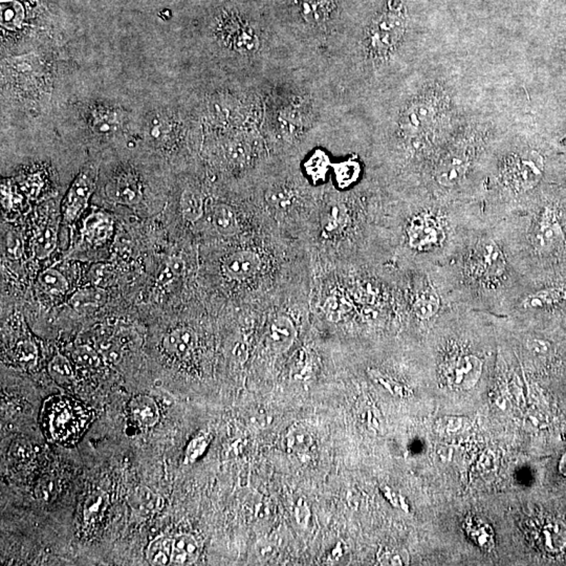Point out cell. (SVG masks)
Wrapping results in <instances>:
<instances>
[{
  "label": "cell",
  "instance_id": "cell-33",
  "mask_svg": "<svg viewBox=\"0 0 566 566\" xmlns=\"http://www.w3.org/2000/svg\"><path fill=\"white\" fill-rule=\"evenodd\" d=\"M133 503H135L137 509L145 512H154L163 508V499L146 488L137 491L133 498Z\"/></svg>",
  "mask_w": 566,
  "mask_h": 566
},
{
  "label": "cell",
  "instance_id": "cell-46",
  "mask_svg": "<svg viewBox=\"0 0 566 566\" xmlns=\"http://www.w3.org/2000/svg\"><path fill=\"white\" fill-rule=\"evenodd\" d=\"M560 471L566 475V454L563 456V458L561 459Z\"/></svg>",
  "mask_w": 566,
  "mask_h": 566
},
{
  "label": "cell",
  "instance_id": "cell-19",
  "mask_svg": "<svg viewBox=\"0 0 566 566\" xmlns=\"http://www.w3.org/2000/svg\"><path fill=\"white\" fill-rule=\"evenodd\" d=\"M213 225L223 236L231 237L239 231V221L234 211L225 204H219L213 209Z\"/></svg>",
  "mask_w": 566,
  "mask_h": 566
},
{
  "label": "cell",
  "instance_id": "cell-1",
  "mask_svg": "<svg viewBox=\"0 0 566 566\" xmlns=\"http://www.w3.org/2000/svg\"><path fill=\"white\" fill-rule=\"evenodd\" d=\"M42 427L50 441L72 446L79 441L93 421V412L72 397H50L42 408Z\"/></svg>",
  "mask_w": 566,
  "mask_h": 566
},
{
  "label": "cell",
  "instance_id": "cell-23",
  "mask_svg": "<svg viewBox=\"0 0 566 566\" xmlns=\"http://www.w3.org/2000/svg\"><path fill=\"white\" fill-rule=\"evenodd\" d=\"M466 530L470 538L476 543L478 547H483L485 550H491L494 547V535H493L491 527L487 523H483L479 518H470L466 521Z\"/></svg>",
  "mask_w": 566,
  "mask_h": 566
},
{
  "label": "cell",
  "instance_id": "cell-41",
  "mask_svg": "<svg viewBox=\"0 0 566 566\" xmlns=\"http://www.w3.org/2000/svg\"><path fill=\"white\" fill-rule=\"evenodd\" d=\"M528 350L535 355L547 356L552 350V346L545 340L533 339L528 343Z\"/></svg>",
  "mask_w": 566,
  "mask_h": 566
},
{
  "label": "cell",
  "instance_id": "cell-38",
  "mask_svg": "<svg viewBox=\"0 0 566 566\" xmlns=\"http://www.w3.org/2000/svg\"><path fill=\"white\" fill-rule=\"evenodd\" d=\"M58 490L57 481L53 477H44L36 488V495L40 501H52L56 496Z\"/></svg>",
  "mask_w": 566,
  "mask_h": 566
},
{
  "label": "cell",
  "instance_id": "cell-3",
  "mask_svg": "<svg viewBox=\"0 0 566 566\" xmlns=\"http://www.w3.org/2000/svg\"><path fill=\"white\" fill-rule=\"evenodd\" d=\"M405 31V19L396 10L377 17L367 34V46L374 57H386L394 52Z\"/></svg>",
  "mask_w": 566,
  "mask_h": 566
},
{
  "label": "cell",
  "instance_id": "cell-34",
  "mask_svg": "<svg viewBox=\"0 0 566 566\" xmlns=\"http://www.w3.org/2000/svg\"><path fill=\"white\" fill-rule=\"evenodd\" d=\"M330 168V159L325 153L317 151L306 163V171L315 179H323Z\"/></svg>",
  "mask_w": 566,
  "mask_h": 566
},
{
  "label": "cell",
  "instance_id": "cell-28",
  "mask_svg": "<svg viewBox=\"0 0 566 566\" xmlns=\"http://www.w3.org/2000/svg\"><path fill=\"white\" fill-rule=\"evenodd\" d=\"M108 495L101 491H95L86 499L85 505L83 508L84 520L86 523H94L97 520L108 507Z\"/></svg>",
  "mask_w": 566,
  "mask_h": 566
},
{
  "label": "cell",
  "instance_id": "cell-37",
  "mask_svg": "<svg viewBox=\"0 0 566 566\" xmlns=\"http://www.w3.org/2000/svg\"><path fill=\"white\" fill-rule=\"evenodd\" d=\"M377 561L381 565H405L409 562V556L404 550L384 548L377 554Z\"/></svg>",
  "mask_w": 566,
  "mask_h": 566
},
{
  "label": "cell",
  "instance_id": "cell-35",
  "mask_svg": "<svg viewBox=\"0 0 566 566\" xmlns=\"http://www.w3.org/2000/svg\"><path fill=\"white\" fill-rule=\"evenodd\" d=\"M72 358L77 365L84 368H95L100 364L99 355L88 345L77 346L73 350Z\"/></svg>",
  "mask_w": 566,
  "mask_h": 566
},
{
  "label": "cell",
  "instance_id": "cell-10",
  "mask_svg": "<svg viewBox=\"0 0 566 566\" xmlns=\"http://www.w3.org/2000/svg\"><path fill=\"white\" fill-rule=\"evenodd\" d=\"M562 226L552 210H545L535 230V243L543 250L555 248L562 241Z\"/></svg>",
  "mask_w": 566,
  "mask_h": 566
},
{
  "label": "cell",
  "instance_id": "cell-18",
  "mask_svg": "<svg viewBox=\"0 0 566 566\" xmlns=\"http://www.w3.org/2000/svg\"><path fill=\"white\" fill-rule=\"evenodd\" d=\"M181 211L184 219L188 223L199 221L204 215V196L199 191L186 189L181 196Z\"/></svg>",
  "mask_w": 566,
  "mask_h": 566
},
{
  "label": "cell",
  "instance_id": "cell-15",
  "mask_svg": "<svg viewBox=\"0 0 566 566\" xmlns=\"http://www.w3.org/2000/svg\"><path fill=\"white\" fill-rule=\"evenodd\" d=\"M199 555V545L196 539L189 534H179L173 538L171 565H192Z\"/></svg>",
  "mask_w": 566,
  "mask_h": 566
},
{
  "label": "cell",
  "instance_id": "cell-31",
  "mask_svg": "<svg viewBox=\"0 0 566 566\" xmlns=\"http://www.w3.org/2000/svg\"><path fill=\"white\" fill-rule=\"evenodd\" d=\"M335 175L340 187L345 188L358 179L360 165L355 161H345L335 166Z\"/></svg>",
  "mask_w": 566,
  "mask_h": 566
},
{
  "label": "cell",
  "instance_id": "cell-16",
  "mask_svg": "<svg viewBox=\"0 0 566 566\" xmlns=\"http://www.w3.org/2000/svg\"><path fill=\"white\" fill-rule=\"evenodd\" d=\"M130 412L133 421L141 427H152L159 421V408L150 397H135L130 402Z\"/></svg>",
  "mask_w": 566,
  "mask_h": 566
},
{
  "label": "cell",
  "instance_id": "cell-27",
  "mask_svg": "<svg viewBox=\"0 0 566 566\" xmlns=\"http://www.w3.org/2000/svg\"><path fill=\"white\" fill-rule=\"evenodd\" d=\"M57 246V233L52 228H46L39 231L33 241L35 256L38 259H44L54 252Z\"/></svg>",
  "mask_w": 566,
  "mask_h": 566
},
{
  "label": "cell",
  "instance_id": "cell-24",
  "mask_svg": "<svg viewBox=\"0 0 566 566\" xmlns=\"http://www.w3.org/2000/svg\"><path fill=\"white\" fill-rule=\"evenodd\" d=\"M173 538L159 537L150 543L147 550V560L151 565H171Z\"/></svg>",
  "mask_w": 566,
  "mask_h": 566
},
{
  "label": "cell",
  "instance_id": "cell-26",
  "mask_svg": "<svg viewBox=\"0 0 566 566\" xmlns=\"http://www.w3.org/2000/svg\"><path fill=\"white\" fill-rule=\"evenodd\" d=\"M441 300L434 290H426L414 302V312L421 319H430L439 313Z\"/></svg>",
  "mask_w": 566,
  "mask_h": 566
},
{
  "label": "cell",
  "instance_id": "cell-45",
  "mask_svg": "<svg viewBox=\"0 0 566 566\" xmlns=\"http://www.w3.org/2000/svg\"><path fill=\"white\" fill-rule=\"evenodd\" d=\"M167 268L174 274V276H179L183 273L185 264H184L182 259L172 258L170 263H168Z\"/></svg>",
  "mask_w": 566,
  "mask_h": 566
},
{
  "label": "cell",
  "instance_id": "cell-39",
  "mask_svg": "<svg viewBox=\"0 0 566 566\" xmlns=\"http://www.w3.org/2000/svg\"><path fill=\"white\" fill-rule=\"evenodd\" d=\"M276 545L268 539H261L256 543V547H255L256 560L259 561V562H268L276 555Z\"/></svg>",
  "mask_w": 566,
  "mask_h": 566
},
{
  "label": "cell",
  "instance_id": "cell-7",
  "mask_svg": "<svg viewBox=\"0 0 566 566\" xmlns=\"http://www.w3.org/2000/svg\"><path fill=\"white\" fill-rule=\"evenodd\" d=\"M94 189L95 183L90 175L83 172L75 177L62 205L64 224L70 225L74 223L85 210Z\"/></svg>",
  "mask_w": 566,
  "mask_h": 566
},
{
  "label": "cell",
  "instance_id": "cell-21",
  "mask_svg": "<svg viewBox=\"0 0 566 566\" xmlns=\"http://www.w3.org/2000/svg\"><path fill=\"white\" fill-rule=\"evenodd\" d=\"M314 445V439L308 428L302 425L294 426L286 434L288 451L294 454H306Z\"/></svg>",
  "mask_w": 566,
  "mask_h": 566
},
{
  "label": "cell",
  "instance_id": "cell-42",
  "mask_svg": "<svg viewBox=\"0 0 566 566\" xmlns=\"http://www.w3.org/2000/svg\"><path fill=\"white\" fill-rule=\"evenodd\" d=\"M207 447V441L206 439H196L189 445L187 449V459L188 461H193L199 457L204 452V450Z\"/></svg>",
  "mask_w": 566,
  "mask_h": 566
},
{
  "label": "cell",
  "instance_id": "cell-43",
  "mask_svg": "<svg viewBox=\"0 0 566 566\" xmlns=\"http://www.w3.org/2000/svg\"><path fill=\"white\" fill-rule=\"evenodd\" d=\"M11 453H12V456L15 457V458L19 459V461H24V459L30 458L31 454H32V449H31L28 444L19 441V443L14 444L12 446Z\"/></svg>",
  "mask_w": 566,
  "mask_h": 566
},
{
  "label": "cell",
  "instance_id": "cell-22",
  "mask_svg": "<svg viewBox=\"0 0 566 566\" xmlns=\"http://www.w3.org/2000/svg\"><path fill=\"white\" fill-rule=\"evenodd\" d=\"M38 283L44 292L52 296H63L68 290V283L65 277L53 268H46L40 273Z\"/></svg>",
  "mask_w": 566,
  "mask_h": 566
},
{
  "label": "cell",
  "instance_id": "cell-20",
  "mask_svg": "<svg viewBox=\"0 0 566 566\" xmlns=\"http://www.w3.org/2000/svg\"><path fill=\"white\" fill-rule=\"evenodd\" d=\"M108 301V294L103 288H84L78 290L70 298V304L75 310L98 308Z\"/></svg>",
  "mask_w": 566,
  "mask_h": 566
},
{
  "label": "cell",
  "instance_id": "cell-4",
  "mask_svg": "<svg viewBox=\"0 0 566 566\" xmlns=\"http://www.w3.org/2000/svg\"><path fill=\"white\" fill-rule=\"evenodd\" d=\"M410 246L419 251L431 250L444 237L443 226L434 215L423 213L410 221L407 229Z\"/></svg>",
  "mask_w": 566,
  "mask_h": 566
},
{
  "label": "cell",
  "instance_id": "cell-44",
  "mask_svg": "<svg viewBox=\"0 0 566 566\" xmlns=\"http://www.w3.org/2000/svg\"><path fill=\"white\" fill-rule=\"evenodd\" d=\"M374 376L382 385L385 386L392 394H399V396H403V392H401V387H399V385H397L396 382L388 379V377L382 376L379 372H374Z\"/></svg>",
  "mask_w": 566,
  "mask_h": 566
},
{
  "label": "cell",
  "instance_id": "cell-9",
  "mask_svg": "<svg viewBox=\"0 0 566 566\" xmlns=\"http://www.w3.org/2000/svg\"><path fill=\"white\" fill-rule=\"evenodd\" d=\"M108 196L120 205H137L142 199L141 186L132 174H121L106 187Z\"/></svg>",
  "mask_w": 566,
  "mask_h": 566
},
{
  "label": "cell",
  "instance_id": "cell-6",
  "mask_svg": "<svg viewBox=\"0 0 566 566\" xmlns=\"http://www.w3.org/2000/svg\"><path fill=\"white\" fill-rule=\"evenodd\" d=\"M483 361L474 355H461L446 366L445 374L453 387L471 389L483 372Z\"/></svg>",
  "mask_w": 566,
  "mask_h": 566
},
{
  "label": "cell",
  "instance_id": "cell-29",
  "mask_svg": "<svg viewBox=\"0 0 566 566\" xmlns=\"http://www.w3.org/2000/svg\"><path fill=\"white\" fill-rule=\"evenodd\" d=\"M332 0H302V14L308 22L319 23L327 17Z\"/></svg>",
  "mask_w": 566,
  "mask_h": 566
},
{
  "label": "cell",
  "instance_id": "cell-13",
  "mask_svg": "<svg viewBox=\"0 0 566 566\" xmlns=\"http://www.w3.org/2000/svg\"><path fill=\"white\" fill-rule=\"evenodd\" d=\"M296 328L288 317L279 316L275 319L270 327L268 341L273 350L285 352L296 339Z\"/></svg>",
  "mask_w": 566,
  "mask_h": 566
},
{
  "label": "cell",
  "instance_id": "cell-32",
  "mask_svg": "<svg viewBox=\"0 0 566 566\" xmlns=\"http://www.w3.org/2000/svg\"><path fill=\"white\" fill-rule=\"evenodd\" d=\"M119 125L117 115L112 112L99 110V112L94 113L93 127L97 132L102 133V135L115 132Z\"/></svg>",
  "mask_w": 566,
  "mask_h": 566
},
{
  "label": "cell",
  "instance_id": "cell-30",
  "mask_svg": "<svg viewBox=\"0 0 566 566\" xmlns=\"http://www.w3.org/2000/svg\"><path fill=\"white\" fill-rule=\"evenodd\" d=\"M51 376L60 384L70 383L74 379V370L70 361L61 355H57L48 366Z\"/></svg>",
  "mask_w": 566,
  "mask_h": 566
},
{
  "label": "cell",
  "instance_id": "cell-8",
  "mask_svg": "<svg viewBox=\"0 0 566 566\" xmlns=\"http://www.w3.org/2000/svg\"><path fill=\"white\" fill-rule=\"evenodd\" d=\"M261 259L257 253L250 250L237 251L229 255L223 263L226 276L233 281H246L261 270Z\"/></svg>",
  "mask_w": 566,
  "mask_h": 566
},
{
  "label": "cell",
  "instance_id": "cell-2",
  "mask_svg": "<svg viewBox=\"0 0 566 566\" xmlns=\"http://www.w3.org/2000/svg\"><path fill=\"white\" fill-rule=\"evenodd\" d=\"M545 172V159L534 150L514 153L505 159L501 175L508 187L516 192H527L536 187Z\"/></svg>",
  "mask_w": 566,
  "mask_h": 566
},
{
  "label": "cell",
  "instance_id": "cell-11",
  "mask_svg": "<svg viewBox=\"0 0 566 566\" xmlns=\"http://www.w3.org/2000/svg\"><path fill=\"white\" fill-rule=\"evenodd\" d=\"M469 169V159L465 154L455 153L448 157L436 171V181L443 187H453L461 183Z\"/></svg>",
  "mask_w": 566,
  "mask_h": 566
},
{
  "label": "cell",
  "instance_id": "cell-25",
  "mask_svg": "<svg viewBox=\"0 0 566 566\" xmlns=\"http://www.w3.org/2000/svg\"><path fill=\"white\" fill-rule=\"evenodd\" d=\"M24 11L21 4L15 0H2L0 6V22L6 30L14 31L22 26Z\"/></svg>",
  "mask_w": 566,
  "mask_h": 566
},
{
  "label": "cell",
  "instance_id": "cell-12",
  "mask_svg": "<svg viewBox=\"0 0 566 566\" xmlns=\"http://www.w3.org/2000/svg\"><path fill=\"white\" fill-rule=\"evenodd\" d=\"M112 230V221L108 215L100 212L94 213L84 223L82 235L88 245L100 246L108 241Z\"/></svg>",
  "mask_w": 566,
  "mask_h": 566
},
{
  "label": "cell",
  "instance_id": "cell-14",
  "mask_svg": "<svg viewBox=\"0 0 566 566\" xmlns=\"http://www.w3.org/2000/svg\"><path fill=\"white\" fill-rule=\"evenodd\" d=\"M196 343V334L189 327L177 328L164 340L166 350L179 358L188 357L194 350Z\"/></svg>",
  "mask_w": 566,
  "mask_h": 566
},
{
  "label": "cell",
  "instance_id": "cell-17",
  "mask_svg": "<svg viewBox=\"0 0 566 566\" xmlns=\"http://www.w3.org/2000/svg\"><path fill=\"white\" fill-rule=\"evenodd\" d=\"M565 301H566V285H561L552 286L528 295L523 304L528 310H543L558 305Z\"/></svg>",
  "mask_w": 566,
  "mask_h": 566
},
{
  "label": "cell",
  "instance_id": "cell-36",
  "mask_svg": "<svg viewBox=\"0 0 566 566\" xmlns=\"http://www.w3.org/2000/svg\"><path fill=\"white\" fill-rule=\"evenodd\" d=\"M15 359L24 367H33L36 364L37 347L30 341H22L15 348Z\"/></svg>",
  "mask_w": 566,
  "mask_h": 566
},
{
  "label": "cell",
  "instance_id": "cell-40",
  "mask_svg": "<svg viewBox=\"0 0 566 566\" xmlns=\"http://www.w3.org/2000/svg\"><path fill=\"white\" fill-rule=\"evenodd\" d=\"M23 250V241L14 231H11L6 236V251L12 258H19Z\"/></svg>",
  "mask_w": 566,
  "mask_h": 566
},
{
  "label": "cell",
  "instance_id": "cell-5",
  "mask_svg": "<svg viewBox=\"0 0 566 566\" xmlns=\"http://www.w3.org/2000/svg\"><path fill=\"white\" fill-rule=\"evenodd\" d=\"M441 100L432 97L421 98L407 108L403 117L402 126L407 132H421L434 125L435 120L441 113Z\"/></svg>",
  "mask_w": 566,
  "mask_h": 566
}]
</instances>
